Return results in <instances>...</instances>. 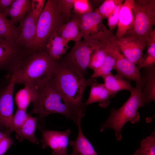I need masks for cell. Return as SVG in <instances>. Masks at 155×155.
I'll return each instance as SVG.
<instances>
[{
  "label": "cell",
  "instance_id": "obj_1",
  "mask_svg": "<svg viewBox=\"0 0 155 155\" xmlns=\"http://www.w3.org/2000/svg\"><path fill=\"white\" fill-rule=\"evenodd\" d=\"M59 61L51 58L45 49H24L8 71L9 75L15 84L37 89L50 80Z\"/></svg>",
  "mask_w": 155,
  "mask_h": 155
},
{
  "label": "cell",
  "instance_id": "obj_2",
  "mask_svg": "<svg viewBox=\"0 0 155 155\" xmlns=\"http://www.w3.org/2000/svg\"><path fill=\"white\" fill-rule=\"evenodd\" d=\"M33 104L32 113L42 119L51 114L59 113L73 120L77 124L85 115V109L78 107L68 101L49 80L38 88L31 96Z\"/></svg>",
  "mask_w": 155,
  "mask_h": 155
},
{
  "label": "cell",
  "instance_id": "obj_3",
  "mask_svg": "<svg viewBox=\"0 0 155 155\" xmlns=\"http://www.w3.org/2000/svg\"><path fill=\"white\" fill-rule=\"evenodd\" d=\"M55 88L70 102L85 109L83 102L86 88L97 82L94 79H86L75 71L59 62L50 80Z\"/></svg>",
  "mask_w": 155,
  "mask_h": 155
},
{
  "label": "cell",
  "instance_id": "obj_4",
  "mask_svg": "<svg viewBox=\"0 0 155 155\" xmlns=\"http://www.w3.org/2000/svg\"><path fill=\"white\" fill-rule=\"evenodd\" d=\"M143 86V84H136L135 87L124 104L117 109H111L109 117L101 125L100 131L107 129H112L116 140L119 141L122 138L121 131L127 123L134 124L140 121V117L138 110L145 105L141 97Z\"/></svg>",
  "mask_w": 155,
  "mask_h": 155
},
{
  "label": "cell",
  "instance_id": "obj_5",
  "mask_svg": "<svg viewBox=\"0 0 155 155\" xmlns=\"http://www.w3.org/2000/svg\"><path fill=\"white\" fill-rule=\"evenodd\" d=\"M133 11V25L123 37H133L146 45L155 24V0H134Z\"/></svg>",
  "mask_w": 155,
  "mask_h": 155
},
{
  "label": "cell",
  "instance_id": "obj_6",
  "mask_svg": "<svg viewBox=\"0 0 155 155\" xmlns=\"http://www.w3.org/2000/svg\"><path fill=\"white\" fill-rule=\"evenodd\" d=\"M66 22L58 8L57 0H47L37 20L36 34L32 49H45L51 35Z\"/></svg>",
  "mask_w": 155,
  "mask_h": 155
},
{
  "label": "cell",
  "instance_id": "obj_7",
  "mask_svg": "<svg viewBox=\"0 0 155 155\" xmlns=\"http://www.w3.org/2000/svg\"><path fill=\"white\" fill-rule=\"evenodd\" d=\"M103 43L96 40H80L75 42L68 54L59 61L63 65L84 76L92 54Z\"/></svg>",
  "mask_w": 155,
  "mask_h": 155
},
{
  "label": "cell",
  "instance_id": "obj_8",
  "mask_svg": "<svg viewBox=\"0 0 155 155\" xmlns=\"http://www.w3.org/2000/svg\"><path fill=\"white\" fill-rule=\"evenodd\" d=\"M80 30L84 40H94L108 43L115 36L102 22L100 16L94 11L80 17Z\"/></svg>",
  "mask_w": 155,
  "mask_h": 155
},
{
  "label": "cell",
  "instance_id": "obj_9",
  "mask_svg": "<svg viewBox=\"0 0 155 155\" xmlns=\"http://www.w3.org/2000/svg\"><path fill=\"white\" fill-rule=\"evenodd\" d=\"M38 17L32 10L16 27L15 42L25 49H32L35 40Z\"/></svg>",
  "mask_w": 155,
  "mask_h": 155
},
{
  "label": "cell",
  "instance_id": "obj_10",
  "mask_svg": "<svg viewBox=\"0 0 155 155\" xmlns=\"http://www.w3.org/2000/svg\"><path fill=\"white\" fill-rule=\"evenodd\" d=\"M38 128L42 134V147H49L52 150L53 155H68L67 148L71 131L68 129L65 131H59Z\"/></svg>",
  "mask_w": 155,
  "mask_h": 155
},
{
  "label": "cell",
  "instance_id": "obj_11",
  "mask_svg": "<svg viewBox=\"0 0 155 155\" xmlns=\"http://www.w3.org/2000/svg\"><path fill=\"white\" fill-rule=\"evenodd\" d=\"M10 78L8 84L0 89V127L6 130L10 125L13 117V94L15 84L13 78Z\"/></svg>",
  "mask_w": 155,
  "mask_h": 155
},
{
  "label": "cell",
  "instance_id": "obj_12",
  "mask_svg": "<svg viewBox=\"0 0 155 155\" xmlns=\"http://www.w3.org/2000/svg\"><path fill=\"white\" fill-rule=\"evenodd\" d=\"M116 43L120 51L127 59L136 65L141 61L146 44L135 38L123 37L116 40Z\"/></svg>",
  "mask_w": 155,
  "mask_h": 155
},
{
  "label": "cell",
  "instance_id": "obj_13",
  "mask_svg": "<svg viewBox=\"0 0 155 155\" xmlns=\"http://www.w3.org/2000/svg\"><path fill=\"white\" fill-rule=\"evenodd\" d=\"M113 70L117 75L129 82L133 81L136 84H143L140 70L136 65L126 58L121 53L120 50L118 52L117 58Z\"/></svg>",
  "mask_w": 155,
  "mask_h": 155
},
{
  "label": "cell",
  "instance_id": "obj_14",
  "mask_svg": "<svg viewBox=\"0 0 155 155\" xmlns=\"http://www.w3.org/2000/svg\"><path fill=\"white\" fill-rule=\"evenodd\" d=\"M134 0H125L119 12L117 29L115 37L117 40L122 38L132 27L134 23Z\"/></svg>",
  "mask_w": 155,
  "mask_h": 155
},
{
  "label": "cell",
  "instance_id": "obj_15",
  "mask_svg": "<svg viewBox=\"0 0 155 155\" xmlns=\"http://www.w3.org/2000/svg\"><path fill=\"white\" fill-rule=\"evenodd\" d=\"M24 49L15 42L0 41V70L8 71Z\"/></svg>",
  "mask_w": 155,
  "mask_h": 155
},
{
  "label": "cell",
  "instance_id": "obj_16",
  "mask_svg": "<svg viewBox=\"0 0 155 155\" xmlns=\"http://www.w3.org/2000/svg\"><path fill=\"white\" fill-rule=\"evenodd\" d=\"M140 73L143 86L141 97L145 104L155 101V66L143 68Z\"/></svg>",
  "mask_w": 155,
  "mask_h": 155
},
{
  "label": "cell",
  "instance_id": "obj_17",
  "mask_svg": "<svg viewBox=\"0 0 155 155\" xmlns=\"http://www.w3.org/2000/svg\"><path fill=\"white\" fill-rule=\"evenodd\" d=\"M116 38L114 37L110 42L104 61L102 65L94 71L90 78L94 79L104 76L111 72L115 66L119 50L116 43Z\"/></svg>",
  "mask_w": 155,
  "mask_h": 155
},
{
  "label": "cell",
  "instance_id": "obj_18",
  "mask_svg": "<svg viewBox=\"0 0 155 155\" xmlns=\"http://www.w3.org/2000/svg\"><path fill=\"white\" fill-rule=\"evenodd\" d=\"M32 10V0H15L2 13L5 17L9 16L14 24L20 22Z\"/></svg>",
  "mask_w": 155,
  "mask_h": 155
},
{
  "label": "cell",
  "instance_id": "obj_19",
  "mask_svg": "<svg viewBox=\"0 0 155 155\" xmlns=\"http://www.w3.org/2000/svg\"><path fill=\"white\" fill-rule=\"evenodd\" d=\"M80 119L77 125L78 132L76 139L70 140L69 145L72 148V153L69 155H98L92 144L84 134L81 127V120Z\"/></svg>",
  "mask_w": 155,
  "mask_h": 155
},
{
  "label": "cell",
  "instance_id": "obj_20",
  "mask_svg": "<svg viewBox=\"0 0 155 155\" xmlns=\"http://www.w3.org/2000/svg\"><path fill=\"white\" fill-rule=\"evenodd\" d=\"M80 17L74 15L71 20L62 24L57 32V34L68 43L71 41L75 42L82 38L80 30Z\"/></svg>",
  "mask_w": 155,
  "mask_h": 155
},
{
  "label": "cell",
  "instance_id": "obj_21",
  "mask_svg": "<svg viewBox=\"0 0 155 155\" xmlns=\"http://www.w3.org/2000/svg\"><path fill=\"white\" fill-rule=\"evenodd\" d=\"M90 92L87 100L84 103L85 106L95 102H98L102 108L107 107L113 96L104 87L103 84L96 83L91 86Z\"/></svg>",
  "mask_w": 155,
  "mask_h": 155
},
{
  "label": "cell",
  "instance_id": "obj_22",
  "mask_svg": "<svg viewBox=\"0 0 155 155\" xmlns=\"http://www.w3.org/2000/svg\"><path fill=\"white\" fill-rule=\"evenodd\" d=\"M102 78L104 87L113 96L121 91L127 90L131 92L134 88L131 86L129 82L117 74L114 75L111 72Z\"/></svg>",
  "mask_w": 155,
  "mask_h": 155
},
{
  "label": "cell",
  "instance_id": "obj_23",
  "mask_svg": "<svg viewBox=\"0 0 155 155\" xmlns=\"http://www.w3.org/2000/svg\"><path fill=\"white\" fill-rule=\"evenodd\" d=\"M57 32L51 35L46 44L45 49L51 58L59 61L61 56L66 53L69 47L68 43Z\"/></svg>",
  "mask_w": 155,
  "mask_h": 155
},
{
  "label": "cell",
  "instance_id": "obj_24",
  "mask_svg": "<svg viewBox=\"0 0 155 155\" xmlns=\"http://www.w3.org/2000/svg\"><path fill=\"white\" fill-rule=\"evenodd\" d=\"M38 121L37 117L29 116L22 125L14 131L16 138L19 140H27L35 144L39 142L34 135V132Z\"/></svg>",
  "mask_w": 155,
  "mask_h": 155
},
{
  "label": "cell",
  "instance_id": "obj_25",
  "mask_svg": "<svg viewBox=\"0 0 155 155\" xmlns=\"http://www.w3.org/2000/svg\"><path fill=\"white\" fill-rule=\"evenodd\" d=\"M148 48L145 55L143 57L141 62L137 67L140 70L142 68L155 66V30L152 32L150 40L147 44ZM146 44V45H147Z\"/></svg>",
  "mask_w": 155,
  "mask_h": 155
},
{
  "label": "cell",
  "instance_id": "obj_26",
  "mask_svg": "<svg viewBox=\"0 0 155 155\" xmlns=\"http://www.w3.org/2000/svg\"><path fill=\"white\" fill-rule=\"evenodd\" d=\"M112 40L108 43H103L94 51L90 57L88 68L94 71L102 65L105 60L107 51Z\"/></svg>",
  "mask_w": 155,
  "mask_h": 155
},
{
  "label": "cell",
  "instance_id": "obj_27",
  "mask_svg": "<svg viewBox=\"0 0 155 155\" xmlns=\"http://www.w3.org/2000/svg\"><path fill=\"white\" fill-rule=\"evenodd\" d=\"M16 33V27L0 12V38L9 42H15Z\"/></svg>",
  "mask_w": 155,
  "mask_h": 155
},
{
  "label": "cell",
  "instance_id": "obj_28",
  "mask_svg": "<svg viewBox=\"0 0 155 155\" xmlns=\"http://www.w3.org/2000/svg\"><path fill=\"white\" fill-rule=\"evenodd\" d=\"M133 155H155V131L143 139Z\"/></svg>",
  "mask_w": 155,
  "mask_h": 155
},
{
  "label": "cell",
  "instance_id": "obj_29",
  "mask_svg": "<svg viewBox=\"0 0 155 155\" xmlns=\"http://www.w3.org/2000/svg\"><path fill=\"white\" fill-rule=\"evenodd\" d=\"M29 115L26 113V110L18 108L13 116L11 123L9 128L5 133L7 137L13 131L19 128L24 122Z\"/></svg>",
  "mask_w": 155,
  "mask_h": 155
},
{
  "label": "cell",
  "instance_id": "obj_30",
  "mask_svg": "<svg viewBox=\"0 0 155 155\" xmlns=\"http://www.w3.org/2000/svg\"><path fill=\"white\" fill-rule=\"evenodd\" d=\"M34 91L26 87L17 94L16 100L18 108L26 110Z\"/></svg>",
  "mask_w": 155,
  "mask_h": 155
},
{
  "label": "cell",
  "instance_id": "obj_31",
  "mask_svg": "<svg viewBox=\"0 0 155 155\" xmlns=\"http://www.w3.org/2000/svg\"><path fill=\"white\" fill-rule=\"evenodd\" d=\"M75 0H57L58 8L66 22L72 18L71 11Z\"/></svg>",
  "mask_w": 155,
  "mask_h": 155
},
{
  "label": "cell",
  "instance_id": "obj_32",
  "mask_svg": "<svg viewBox=\"0 0 155 155\" xmlns=\"http://www.w3.org/2000/svg\"><path fill=\"white\" fill-rule=\"evenodd\" d=\"M116 0H106L94 11L98 13L102 20L107 19L113 10Z\"/></svg>",
  "mask_w": 155,
  "mask_h": 155
},
{
  "label": "cell",
  "instance_id": "obj_33",
  "mask_svg": "<svg viewBox=\"0 0 155 155\" xmlns=\"http://www.w3.org/2000/svg\"><path fill=\"white\" fill-rule=\"evenodd\" d=\"M73 9L74 15L80 17L93 11L89 0H75Z\"/></svg>",
  "mask_w": 155,
  "mask_h": 155
},
{
  "label": "cell",
  "instance_id": "obj_34",
  "mask_svg": "<svg viewBox=\"0 0 155 155\" xmlns=\"http://www.w3.org/2000/svg\"><path fill=\"white\" fill-rule=\"evenodd\" d=\"M123 0H116V4L112 12L107 19L108 24L111 31L117 26L119 12Z\"/></svg>",
  "mask_w": 155,
  "mask_h": 155
},
{
  "label": "cell",
  "instance_id": "obj_35",
  "mask_svg": "<svg viewBox=\"0 0 155 155\" xmlns=\"http://www.w3.org/2000/svg\"><path fill=\"white\" fill-rule=\"evenodd\" d=\"M45 1L44 0H32V11L38 17L44 7Z\"/></svg>",
  "mask_w": 155,
  "mask_h": 155
},
{
  "label": "cell",
  "instance_id": "obj_36",
  "mask_svg": "<svg viewBox=\"0 0 155 155\" xmlns=\"http://www.w3.org/2000/svg\"><path fill=\"white\" fill-rule=\"evenodd\" d=\"M13 144L12 140L8 137L4 138L0 143V155H3Z\"/></svg>",
  "mask_w": 155,
  "mask_h": 155
},
{
  "label": "cell",
  "instance_id": "obj_37",
  "mask_svg": "<svg viewBox=\"0 0 155 155\" xmlns=\"http://www.w3.org/2000/svg\"><path fill=\"white\" fill-rule=\"evenodd\" d=\"M15 0H0V12L2 13L13 3Z\"/></svg>",
  "mask_w": 155,
  "mask_h": 155
},
{
  "label": "cell",
  "instance_id": "obj_38",
  "mask_svg": "<svg viewBox=\"0 0 155 155\" xmlns=\"http://www.w3.org/2000/svg\"><path fill=\"white\" fill-rule=\"evenodd\" d=\"M2 129L0 127V143L5 137H7L5 133L2 130Z\"/></svg>",
  "mask_w": 155,
  "mask_h": 155
},
{
  "label": "cell",
  "instance_id": "obj_39",
  "mask_svg": "<svg viewBox=\"0 0 155 155\" xmlns=\"http://www.w3.org/2000/svg\"><path fill=\"white\" fill-rule=\"evenodd\" d=\"M4 40H5L0 38V41H2Z\"/></svg>",
  "mask_w": 155,
  "mask_h": 155
}]
</instances>
